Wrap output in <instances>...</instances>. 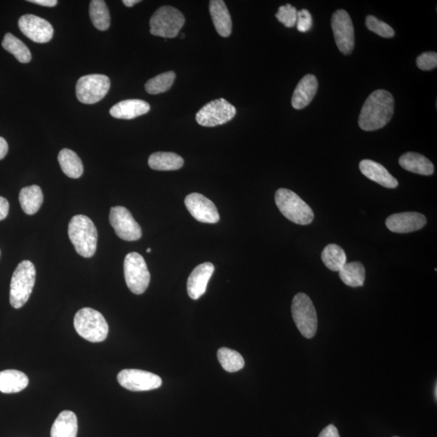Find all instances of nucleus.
<instances>
[{
	"label": "nucleus",
	"instance_id": "nucleus-1",
	"mask_svg": "<svg viewBox=\"0 0 437 437\" xmlns=\"http://www.w3.org/2000/svg\"><path fill=\"white\" fill-rule=\"evenodd\" d=\"M394 112V99L392 94L378 89L370 95L363 105L358 123L363 130H377L389 123Z\"/></svg>",
	"mask_w": 437,
	"mask_h": 437
},
{
	"label": "nucleus",
	"instance_id": "nucleus-2",
	"mask_svg": "<svg viewBox=\"0 0 437 437\" xmlns=\"http://www.w3.org/2000/svg\"><path fill=\"white\" fill-rule=\"evenodd\" d=\"M68 236L79 255L92 257L97 250L98 230L92 220L83 215L73 217L68 225Z\"/></svg>",
	"mask_w": 437,
	"mask_h": 437
},
{
	"label": "nucleus",
	"instance_id": "nucleus-3",
	"mask_svg": "<svg viewBox=\"0 0 437 437\" xmlns=\"http://www.w3.org/2000/svg\"><path fill=\"white\" fill-rule=\"evenodd\" d=\"M74 326L79 335L92 343H100L107 338L109 325L104 316L91 308H83L74 318Z\"/></svg>",
	"mask_w": 437,
	"mask_h": 437
},
{
	"label": "nucleus",
	"instance_id": "nucleus-4",
	"mask_svg": "<svg viewBox=\"0 0 437 437\" xmlns=\"http://www.w3.org/2000/svg\"><path fill=\"white\" fill-rule=\"evenodd\" d=\"M275 200L278 210L292 222L301 225L313 222L314 214L311 208L290 189H278Z\"/></svg>",
	"mask_w": 437,
	"mask_h": 437
},
{
	"label": "nucleus",
	"instance_id": "nucleus-5",
	"mask_svg": "<svg viewBox=\"0 0 437 437\" xmlns=\"http://www.w3.org/2000/svg\"><path fill=\"white\" fill-rule=\"evenodd\" d=\"M36 281L35 267L30 261H23L13 273L10 285V303L15 309L23 307L30 297Z\"/></svg>",
	"mask_w": 437,
	"mask_h": 437
},
{
	"label": "nucleus",
	"instance_id": "nucleus-6",
	"mask_svg": "<svg viewBox=\"0 0 437 437\" xmlns=\"http://www.w3.org/2000/svg\"><path fill=\"white\" fill-rule=\"evenodd\" d=\"M186 22L185 17L175 8L163 6L150 20V33L165 39L176 38Z\"/></svg>",
	"mask_w": 437,
	"mask_h": 437
},
{
	"label": "nucleus",
	"instance_id": "nucleus-7",
	"mask_svg": "<svg viewBox=\"0 0 437 437\" xmlns=\"http://www.w3.org/2000/svg\"><path fill=\"white\" fill-rule=\"evenodd\" d=\"M293 318L304 338L312 339L317 332L318 316L314 305L307 294L298 293L292 303Z\"/></svg>",
	"mask_w": 437,
	"mask_h": 437
},
{
	"label": "nucleus",
	"instance_id": "nucleus-8",
	"mask_svg": "<svg viewBox=\"0 0 437 437\" xmlns=\"http://www.w3.org/2000/svg\"><path fill=\"white\" fill-rule=\"evenodd\" d=\"M124 276L126 285L131 293L143 294L150 283V273L143 257L131 252L124 260Z\"/></svg>",
	"mask_w": 437,
	"mask_h": 437
},
{
	"label": "nucleus",
	"instance_id": "nucleus-9",
	"mask_svg": "<svg viewBox=\"0 0 437 437\" xmlns=\"http://www.w3.org/2000/svg\"><path fill=\"white\" fill-rule=\"evenodd\" d=\"M110 88L109 78L100 74H93L79 79L76 93L79 101L83 104L92 105L102 100Z\"/></svg>",
	"mask_w": 437,
	"mask_h": 437
},
{
	"label": "nucleus",
	"instance_id": "nucleus-10",
	"mask_svg": "<svg viewBox=\"0 0 437 437\" xmlns=\"http://www.w3.org/2000/svg\"><path fill=\"white\" fill-rule=\"evenodd\" d=\"M236 109L225 99L214 100L199 110L196 121L199 125L206 128H214L227 123L235 117Z\"/></svg>",
	"mask_w": 437,
	"mask_h": 437
},
{
	"label": "nucleus",
	"instance_id": "nucleus-11",
	"mask_svg": "<svg viewBox=\"0 0 437 437\" xmlns=\"http://www.w3.org/2000/svg\"><path fill=\"white\" fill-rule=\"evenodd\" d=\"M331 27L335 43L342 54H351L355 47V32L349 14L345 10H337L331 18Z\"/></svg>",
	"mask_w": 437,
	"mask_h": 437
},
{
	"label": "nucleus",
	"instance_id": "nucleus-12",
	"mask_svg": "<svg viewBox=\"0 0 437 437\" xmlns=\"http://www.w3.org/2000/svg\"><path fill=\"white\" fill-rule=\"evenodd\" d=\"M109 222L119 238L134 241L141 238L142 230L128 209L117 206L110 209Z\"/></svg>",
	"mask_w": 437,
	"mask_h": 437
},
{
	"label": "nucleus",
	"instance_id": "nucleus-13",
	"mask_svg": "<svg viewBox=\"0 0 437 437\" xmlns=\"http://www.w3.org/2000/svg\"><path fill=\"white\" fill-rule=\"evenodd\" d=\"M123 388L133 392L149 391L161 386V378L154 373L140 370H124L118 375Z\"/></svg>",
	"mask_w": 437,
	"mask_h": 437
},
{
	"label": "nucleus",
	"instance_id": "nucleus-14",
	"mask_svg": "<svg viewBox=\"0 0 437 437\" xmlns=\"http://www.w3.org/2000/svg\"><path fill=\"white\" fill-rule=\"evenodd\" d=\"M18 25L20 31L36 43H46L54 35V29L49 21L34 15H22Z\"/></svg>",
	"mask_w": 437,
	"mask_h": 437
},
{
	"label": "nucleus",
	"instance_id": "nucleus-15",
	"mask_svg": "<svg viewBox=\"0 0 437 437\" xmlns=\"http://www.w3.org/2000/svg\"><path fill=\"white\" fill-rule=\"evenodd\" d=\"M185 204L192 217L205 224H217L220 215L217 207L201 194L193 193L185 199Z\"/></svg>",
	"mask_w": 437,
	"mask_h": 437
},
{
	"label": "nucleus",
	"instance_id": "nucleus-16",
	"mask_svg": "<svg viewBox=\"0 0 437 437\" xmlns=\"http://www.w3.org/2000/svg\"><path fill=\"white\" fill-rule=\"evenodd\" d=\"M427 219L418 213H402L391 215L386 220V227L393 233L408 234L424 227Z\"/></svg>",
	"mask_w": 437,
	"mask_h": 437
},
{
	"label": "nucleus",
	"instance_id": "nucleus-17",
	"mask_svg": "<svg viewBox=\"0 0 437 437\" xmlns=\"http://www.w3.org/2000/svg\"><path fill=\"white\" fill-rule=\"evenodd\" d=\"M215 267L213 263L204 262L199 265L189 276L187 292L189 297L198 300L206 292L208 283L213 276Z\"/></svg>",
	"mask_w": 437,
	"mask_h": 437
},
{
	"label": "nucleus",
	"instance_id": "nucleus-18",
	"mask_svg": "<svg viewBox=\"0 0 437 437\" xmlns=\"http://www.w3.org/2000/svg\"><path fill=\"white\" fill-rule=\"evenodd\" d=\"M318 79L312 74L304 76L295 88L292 105L294 109H302L313 101L318 92Z\"/></svg>",
	"mask_w": 437,
	"mask_h": 437
},
{
	"label": "nucleus",
	"instance_id": "nucleus-19",
	"mask_svg": "<svg viewBox=\"0 0 437 437\" xmlns=\"http://www.w3.org/2000/svg\"><path fill=\"white\" fill-rule=\"evenodd\" d=\"M360 170L366 177L384 187L394 189L398 186L397 179L393 177L385 167L376 161L371 160L361 161Z\"/></svg>",
	"mask_w": 437,
	"mask_h": 437
},
{
	"label": "nucleus",
	"instance_id": "nucleus-20",
	"mask_svg": "<svg viewBox=\"0 0 437 437\" xmlns=\"http://www.w3.org/2000/svg\"><path fill=\"white\" fill-rule=\"evenodd\" d=\"M150 105L143 100H125L114 105L109 114L119 119L130 120L149 112Z\"/></svg>",
	"mask_w": 437,
	"mask_h": 437
},
{
	"label": "nucleus",
	"instance_id": "nucleus-21",
	"mask_svg": "<svg viewBox=\"0 0 437 437\" xmlns=\"http://www.w3.org/2000/svg\"><path fill=\"white\" fill-rule=\"evenodd\" d=\"M209 11L217 33L223 38H228L231 34L233 23L225 3L222 0H212L210 1Z\"/></svg>",
	"mask_w": 437,
	"mask_h": 437
},
{
	"label": "nucleus",
	"instance_id": "nucleus-22",
	"mask_svg": "<svg viewBox=\"0 0 437 437\" xmlns=\"http://www.w3.org/2000/svg\"><path fill=\"white\" fill-rule=\"evenodd\" d=\"M399 165L409 172L418 173L420 175L429 176L433 175L434 166L427 157L417 154L407 152L399 158Z\"/></svg>",
	"mask_w": 437,
	"mask_h": 437
},
{
	"label": "nucleus",
	"instance_id": "nucleus-23",
	"mask_svg": "<svg viewBox=\"0 0 437 437\" xmlns=\"http://www.w3.org/2000/svg\"><path fill=\"white\" fill-rule=\"evenodd\" d=\"M78 420L71 410H63L53 424L51 437H76Z\"/></svg>",
	"mask_w": 437,
	"mask_h": 437
},
{
	"label": "nucleus",
	"instance_id": "nucleus-24",
	"mask_svg": "<svg viewBox=\"0 0 437 437\" xmlns=\"http://www.w3.org/2000/svg\"><path fill=\"white\" fill-rule=\"evenodd\" d=\"M29 385V378L24 372L8 370L0 372V392L14 394L22 391Z\"/></svg>",
	"mask_w": 437,
	"mask_h": 437
},
{
	"label": "nucleus",
	"instance_id": "nucleus-25",
	"mask_svg": "<svg viewBox=\"0 0 437 437\" xmlns=\"http://www.w3.org/2000/svg\"><path fill=\"white\" fill-rule=\"evenodd\" d=\"M183 165V158L173 152H157L152 154L149 159V167L158 171L177 170Z\"/></svg>",
	"mask_w": 437,
	"mask_h": 437
},
{
	"label": "nucleus",
	"instance_id": "nucleus-26",
	"mask_svg": "<svg viewBox=\"0 0 437 437\" xmlns=\"http://www.w3.org/2000/svg\"><path fill=\"white\" fill-rule=\"evenodd\" d=\"M19 200L25 213L34 215L39 212L43 203V194L39 186L26 187L21 189Z\"/></svg>",
	"mask_w": 437,
	"mask_h": 437
},
{
	"label": "nucleus",
	"instance_id": "nucleus-27",
	"mask_svg": "<svg viewBox=\"0 0 437 437\" xmlns=\"http://www.w3.org/2000/svg\"><path fill=\"white\" fill-rule=\"evenodd\" d=\"M58 160L62 172L67 177L77 179L83 175V163L75 152L68 149H62L58 156Z\"/></svg>",
	"mask_w": 437,
	"mask_h": 437
},
{
	"label": "nucleus",
	"instance_id": "nucleus-28",
	"mask_svg": "<svg viewBox=\"0 0 437 437\" xmlns=\"http://www.w3.org/2000/svg\"><path fill=\"white\" fill-rule=\"evenodd\" d=\"M339 277L346 285L352 288L364 285L365 268L360 262H346L339 270Z\"/></svg>",
	"mask_w": 437,
	"mask_h": 437
},
{
	"label": "nucleus",
	"instance_id": "nucleus-29",
	"mask_svg": "<svg viewBox=\"0 0 437 437\" xmlns=\"http://www.w3.org/2000/svg\"><path fill=\"white\" fill-rule=\"evenodd\" d=\"M2 46L21 63H28L32 60L31 52L27 46L12 34L8 33L4 36Z\"/></svg>",
	"mask_w": 437,
	"mask_h": 437
},
{
	"label": "nucleus",
	"instance_id": "nucleus-30",
	"mask_svg": "<svg viewBox=\"0 0 437 437\" xmlns=\"http://www.w3.org/2000/svg\"><path fill=\"white\" fill-rule=\"evenodd\" d=\"M89 15L95 28L105 31L109 28L110 15L107 4L103 0H93L89 6Z\"/></svg>",
	"mask_w": 437,
	"mask_h": 437
},
{
	"label": "nucleus",
	"instance_id": "nucleus-31",
	"mask_svg": "<svg viewBox=\"0 0 437 437\" xmlns=\"http://www.w3.org/2000/svg\"><path fill=\"white\" fill-rule=\"evenodd\" d=\"M322 260L328 269L339 271L347 262V256L344 250L339 246L330 244L323 250Z\"/></svg>",
	"mask_w": 437,
	"mask_h": 437
},
{
	"label": "nucleus",
	"instance_id": "nucleus-32",
	"mask_svg": "<svg viewBox=\"0 0 437 437\" xmlns=\"http://www.w3.org/2000/svg\"><path fill=\"white\" fill-rule=\"evenodd\" d=\"M217 357L221 366L229 372H238L245 366L243 357L238 351L221 347L218 350Z\"/></svg>",
	"mask_w": 437,
	"mask_h": 437
},
{
	"label": "nucleus",
	"instance_id": "nucleus-33",
	"mask_svg": "<svg viewBox=\"0 0 437 437\" xmlns=\"http://www.w3.org/2000/svg\"><path fill=\"white\" fill-rule=\"evenodd\" d=\"M175 78L176 74L173 72L160 74V75L147 81L145 83L146 91L154 95L166 93L172 87Z\"/></svg>",
	"mask_w": 437,
	"mask_h": 437
},
{
	"label": "nucleus",
	"instance_id": "nucleus-34",
	"mask_svg": "<svg viewBox=\"0 0 437 437\" xmlns=\"http://www.w3.org/2000/svg\"><path fill=\"white\" fill-rule=\"evenodd\" d=\"M366 26L368 29L382 36V38L391 39L396 34V32H394L391 26L384 22V21L378 20L375 15H368L366 18Z\"/></svg>",
	"mask_w": 437,
	"mask_h": 437
},
{
	"label": "nucleus",
	"instance_id": "nucleus-35",
	"mask_svg": "<svg viewBox=\"0 0 437 437\" xmlns=\"http://www.w3.org/2000/svg\"><path fill=\"white\" fill-rule=\"evenodd\" d=\"M276 17L287 28H293L297 24V10L291 4L284 5L278 10Z\"/></svg>",
	"mask_w": 437,
	"mask_h": 437
},
{
	"label": "nucleus",
	"instance_id": "nucleus-36",
	"mask_svg": "<svg viewBox=\"0 0 437 437\" xmlns=\"http://www.w3.org/2000/svg\"><path fill=\"white\" fill-rule=\"evenodd\" d=\"M417 67L420 70L431 71L437 66V54L436 52H425L417 60Z\"/></svg>",
	"mask_w": 437,
	"mask_h": 437
},
{
	"label": "nucleus",
	"instance_id": "nucleus-37",
	"mask_svg": "<svg viewBox=\"0 0 437 437\" xmlns=\"http://www.w3.org/2000/svg\"><path fill=\"white\" fill-rule=\"evenodd\" d=\"M313 18L307 9H302L297 12V27L298 31L305 33L311 29Z\"/></svg>",
	"mask_w": 437,
	"mask_h": 437
},
{
	"label": "nucleus",
	"instance_id": "nucleus-38",
	"mask_svg": "<svg viewBox=\"0 0 437 437\" xmlns=\"http://www.w3.org/2000/svg\"><path fill=\"white\" fill-rule=\"evenodd\" d=\"M318 437H340V436L335 426L330 424L322 431Z\"/></svg>",
	"mask_w": 437,
	"mask_h": 437
},
{
	"label": "nucleus",
	"instance_id": "nucleus-39",
	"mask_svg": "<svg viewBox=\"0 0 437 437\" xmlns=\"http://www.w3.org/2000/svg\"><path fill=\"white\" fill-rule=\"evenodd\" d=\"M9 212V203L4 197H0V221L8 217Z\"/></svg>",
	"mask_w": 437,
	"mask_h": 437
},
{
	"label": "nucleus",
	"instance_id": "nucleus-40",
	"mask_svg": "<svg viewBox=\"0 0 437 437\" xmlns=\"http://www.w3.org/2000/svg\"><path fill=\"white\" fill-rule=\"evenodd\" d=\"M28 2L50 8L56 6L58 4L57 0H29Z\"/></svg>",
	"mask_w": 437,
	"mask_h": 437
},
{
	"label": "nucleus",
	"instance_id": "nucleus-41",
	"mask_svg": "<svg viewBox=\"0 0 437 437\" xmlns=\"http://www.w3.org/2000/svg\"><path fill=\"white\" fill-rule=\"evenodd\" d=\"M8 152V144L7 141L2 137H0V161L3 160L6 156Z\"/></svg>",
	"mask_w": 437,
	"mask_h": 437
},
{
	"label": "nucleus",
	"instance_id": "nucleus-42",
	"mask_svg": "<svg viewBox=\"0 0 437 437\" xmlns=\"http://www.w3.org/2000/svg\"><path fill=\"white\" fill-rule=\"evenodd\" d=\"M140 2V0H123V1L125 6L128 7V8L133 7L134 5Z\"/></svg>",
	"mask_w": 437,
	"mask_h": 437
},
{
	"label": "nucleus",
	"instance_id": "nucleus-43",
	"mask_svg": "<svg viewBox=\"0 0 437 437\" xmlns=\"http://www.w3.org/2000/svg\"><path fill=\"white\" fill-rule=\"evenodd\" d=\"M436 391H437V386H436H436H435V398L436 399L437 398V392Z\"/></svg>",
	"mask_w": 437,
	"mask_h": 437
},
{
	"label": "nucleus",
	"instance_id": "nucleus-44",
	"mask_svg": "<svg viewBox=\"0 0 437 437\" xmlns=\"http://www.w3.org/2000/svg\"><path fill=\"white\" fill-rule=\"evenodd\" d=\"M147 253H151V249L150 248L147 249Z\"/></svg>",
	"mask_w": 437,
	"mask_h": 437
}]
</instances>
